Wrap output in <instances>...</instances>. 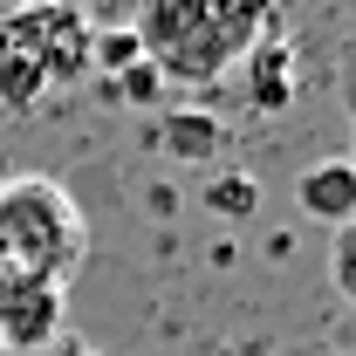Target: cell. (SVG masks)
<instances>
[{"label":"cell","instance_id":"1","mask_svg":"<svg viewBox=\"0 0 356 356\" xmlns=\"http://www.w3.org/2000/svg\"><path fill=\"white\" fill-rule=\"evenodd\" d=\"M131 35L158 83L213 89L281 35V0H137Z\"/></svg>","mask_w":356,"mask_h":356},{"label":"cell","instance_id":"2","mask_svg":"<svg viewBox=\"0 0 356 356\" xmlns=\"http://www.w3.org/2000/svg\"><path fill=\"white\" fill-rule=\"evenodd\" d=\"M89 254V220L55 178L0 185V295H62Z\"/></svg>","mask_w":356,"mask_h":356},{"label":"cell","instance_id":"3","mask_svg":"<svg viewBox=\"0 0 356 356\" xmlns=\"http://www.w3.org/2000/svg\"><path fill=\"white\" fill-rule=\"evenodd\" d=\"M89 28L83 14H69V7H42V0H28V7H7V21H0V42L14 48V55H28L35 69H42L48 89H76L89 83Z\"/></svg>","mask_w":356,"mask_h":356},{"label":"cell","instance_id":"4","mask_svg":"<svg viewBox=\"0 0 356 356\" xmlns=\"http://www.w3.org/2000/svg\"><path fill=\"white\" fill-rule=\"evenodd\" d=\"M295 206H302L309 220H322L329 233H336V226H356V165L350 158L309 165V172L295 178Z\"/></svg>","mask_w":356,"mask_h":356},{"label":"cell","instance_id":"5","mask_svg":"<svg viewBox=\"0 0 356 356\" xmlns=\"http://www.w3.org/2000/svg\"><path fill=\"white\" fill-rule=\"evenodd\" d=\"M240 69H247V83H240L247 89V110H261V117H281V110L295 103V89H302L295 83V42H288V35L261 42Z\"/></svg>","mask_w":356,"mask_h":356},{"label":"cell","instance_id":"6","mask_svg":"<svg viewBox=\"0 0 356 356\" xmlns=\"http://www.w3.org/2000/svg\"><path fill=\"white\" fill-rule=\"evenodd\" d=\"M55 322H62V295H42V288H28V295H0V336H7L14 350L48 343Z\"/></svg>","mask_w":356,"mask_h":356},{"label":"cell","instance_id":"7","mask_svg":"<svg viewBox=\"0 0 356 356\" xmlns=\"http://www.w3.org/2000/svg\"><path fill=\"white\" fill-rule=\"evenodd\" d=\"M158 137H165L172 158H220V144H226V131L213 117H199V110H172V117L158 124Z\"/></svg>","mask_w":356,"mask_h":356},{"label":"cell","instance_id":"8","mask_svg":"<svg viewBox=\"0 0 356 356\" xmlns=\"http://www.w3.org/2000/svg\"><path fill=\"white\" fill-rule=\"evenodd\" d=\"M254 206H261V178L254 172H226V178H213V192H206V213H213V220H254Z\"/></svg>","mask_w":356,"mask_h":356},{"label":"cell","instance_id":"9","mask_svg":"<svg viewBox=\"0 0 356 356\" xmlns=\"http://www.w3.org/2000/svg\"><path fill=\"white\" fill-rule=\"evenodd\" d=\"M329 288L356 302V226H336L329 233Z\"/></svg>","mask_w":356,"mask_h":356},{"label":"cell","instance_id":"10","mask_svg":"<svg viewBox=\"0 0 356 356\" xmlns=\"http://www.w3.org/2000/svg\"><path fill=\"white\" fill-rule=\"evenodd\" d=\"M42 7H69V14H83V7H96V0H42Z\"/></svg>","mask_w":356,"mask_h":356},{"label":"cell","instance_id":"11","mask_svg":"<svg viewBox=\"0 0 356 356\" xmlns=\"http://www.w3.org/2000/svg\"><path fill=\"white\" fill-rule=\"evenodd\" d=\"M76 356H103V350H76Z\"/></svg>","mask_w":356,"mask_h":356},{"label":"cell","instance_id":"12","mask_svg":"<svg viewBox=\"0 0 356 356\" xmlns=\"http://www.w3.org/2000/svg\"><path fill=\"white\" fill-rule=\"evenodd\" d=\"M14 7H28V0H14Z\"/></svg>","mask_w":356,"mask_h":356}]
</instances>
